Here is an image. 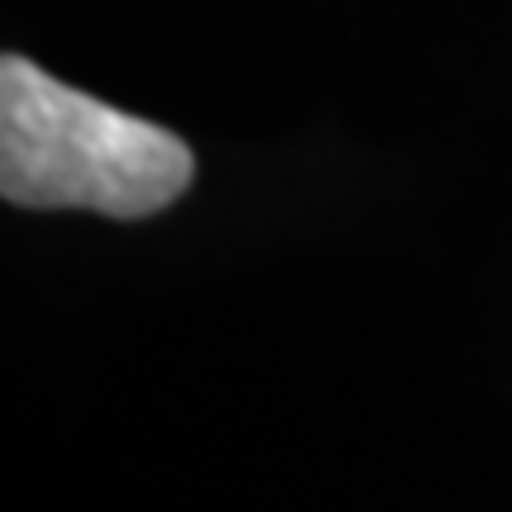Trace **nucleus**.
<instances>
[{"mask_svg": "<svg viewBox=\"0 0 512 512\" xmlns=\"http://www.w3.org/2000/svg\"><path fill=\"white\" fill-rule=\"evenodd\" d=\"M195 176L190 147L48 76L29 57L0 62V195L19 209H95L147 219L181 200Z\"/></svg>", "mask_w": 512, "mask_h": 512, "instance_id": "f257e3e1", "label": "nucleus"}]
</instances>
